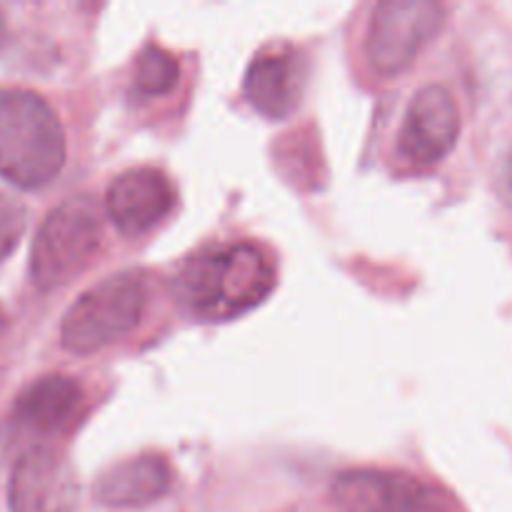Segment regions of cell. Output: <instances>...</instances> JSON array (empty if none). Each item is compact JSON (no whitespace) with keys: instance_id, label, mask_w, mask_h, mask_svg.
Wrapping results in <instances>:
<instances>
[{"instance_id":"obj_1","label":"cell","mask_w":512,"mask_h":512,"mask_svg":"<svg viewBox=\"0 0 512 512\" xmlns=\"http://www.w3.org/2000/svg\"><path fill=\"white\" fill-rule=\"evenodd\" d=\"M275 285V265L253 243L225 245L190 260L178 275V298L205 320H228L263 303Z\"/></svg>"},{"instance_id":"obj_2","label":"cell","mask_w":512,"mask_h":512,"mask_svg":"<svg viewBox=\"0 0 512 512\" xmlns=\"http://www.w3.org/2000/svg\"><path fill=\"white\" fill-rule=\"evenodd\" d=\"M63 163L65 133L48 100L25 88L0 90V178L35 190L48 185Z\"/></svg>"},{"instance_id":"obj_3","label":"cell","mask_w":512,"mask_h":512,"mask_svg":"<svg viewBox=\"0 0 512 512\" xmlns=\"http://www.w3.org/2000/svg\"><path fill=\"white\" fill-rule=\"evenodd\" d=\"M103 220L90 198H68L50 210L30 250V278L40 290H53L78 278L95 258Z\"/></svg>"},{"instance_id":"obj_4","label":"cell","mask_w":512,"mask_h":512,"mask_svg":"<svg viewBox=\"0 0 512 512\" xmlns=\"http://www.w3.org/2000/svg\"><path fill=\"white\" fill-rule=\"evenodd\" d=\"M148 288L138 273L110 275L85 290L60 325V340L70 353H95L128 335L140 323Z\"/></svg>"},{"instance_id":"obj_5","label":"cell","mask_w":512,"mask_h":512,"mask_svg":"<svg viewBox=\"0 0 512 512\" xmlns=\"http://www.w3.org/2000/svg\"><path fill=\"white\" fill-rule=\"evenodd\" d=\"M443 5L433 0H385L375 8L368 33V58L378 73L408 68L420 50L440 33Z\"/></svg>"},{"instance_id":"obj_6","label":"cell","mask_w":512,"mask_h":512,"mask_svg":"<svg viewBox=\"0 0 512 512\" xmlns=\"http://www.w3.org/2000/svg\"><path fill=\"white\" fill-rule=\"evenodd\" d=\"M335 500L345 512H453L440 490L400 473L353 470L335 480Z\"/></svg>"},{"instance_id":"obj_7","label":"cell","mask_w":512,"mask_h":512,"mask_svg":"<svg viewBox=\"0 0 512 512\" xmlns=\"http://www.w3.org/2000/svg\"><path fill=\"white\" fill-rule=\"evenodd\" d=\"M78 483L68 460L50 445H33L15 460L8 480L10 512H75Z\"/></svg>"},{"instance_id":"obj_8","label":"cell","mask_w":512,"mask_h":512,"mask_svg":"<svg viewBox=\"0 0 512 512\" xmlns=\"http://www.w3.org/2000/svg\"><path fill=\"white\" fill-rule=\"evenodd\" d=\"M460 133L455 98L443 85H425L413 95L400 130V155L415 165H435L453 150Z\"/></svg>"},{"instance_id":"obj_9","label":"cell","mask_w":512,"mask_h":512,"mask_svg":"<svg viewBox=\"0 0 512 512\" xmlns=\"http://www.w3.org/2000/svg\"><path fill=\"white\" fill-rule=\"evenodd\" d=\"M173 203V185L155 168L125 170L105 195V210L125 235L148 233L173 210Z\"/></svg>"},{"instance_id":"obj_10","label":"cell","mask_w":512,"mask_h":512,"mask_svg":"<svg viewBox=\"0 0 512 512\" xmlns=\"http://www.w3.org/2000/svg\"><path fill=\"white\" fill-rule=\"evenodd\" d=\"M305 88V63L290 50H275L253 60L245 75V95L258 113L288 118Z\"/></svg>"},{"instance_id":"obj_11","label":"cell","mask_w":512,"mask_h":512,"mask_svg":"<svg viewBox=\"0 0 512 512\" xmlns=\"http://www.w3.org/2000/svg\"><path fill=\"white\" fill-rule=\"evenodd\" d=\"M168 463L158 455H140L113 465L95 483V498L110 508H143L170 490Z\"/></svg>"},{"instance_id":"obj_12","label":"cell","mask_w":512,"mask_h":512,"mask_svg":"<svg viewBox=\"0 0 512 512\" xmlns=\"http://www.w3.org/2000/svg\"><path fill=\"white\" fill-rule=\"evenodd\" d=\"M80 388L63 375L35 380L15 400V420L35 433H55L75 415Z\"/></svg>"},{"instance_id":"obj_13","label":"cell","mask_w":512,"mask_h":512,"mask_svg":"<svg viewBox=\"0 0 512 512\" xmlns=\"http://www.w3.org/2000/svg\"><path fill=\"white\" fill-rule=\"evenodd\" d=\"M178 60L158 45H148L135 63V85L148 95H163L178 83Z\"/></svg>"},{"instance_id":"obj_14","label":"cell","mask_w":512,"mask_h":512,"mask_svg":"<svg viewBox=\"0 0 512 512\" xmlns=\"http://www.w3.org/2000/svg\"><path fill=\"white\" fill-rule=\"evenodd\" d=\"M25 223H28V213L23 205L8 195H0V263L18 248Z\"/></svg>"},{"instance_id":"obj_15","label":"cell","mask_w":512,"mask_h":512,"mask_svg":"<svg viewBox=\"0 0 512 512\" xmlns=\"http://www.w3.org/2000/svg\"><path fill=\"white\" fill-rule=\"evenodd\" d=\"M500 195H503L505 203L512 208V148L510 153L505 155L503 170H500Z\"/></svg>"},{"instance_id":"obj_16","label":"cell","mask_w":512,"mask_h":512,"mask_svg":"<svg viewBox=\"0 0 512 512\" xmlns=\"http://www.w3.org/2000/svg\"><path fill=\"white\" fill-rule=\"evenodd\" d=\"M5 38H8V23H5V15L3 10H0V48H3Z\"/></svg>"},{"instance_id":"obj_17","label":"cell","mask_w":512,"mask_h":512,"mask_svg":"<svg viewBox=\"0 0 512 512\" xmlns=\"http://www.w3.org/2000/svg\"><path fill=\"white\" fill-rule=\"evenodd\" d=\"M5 325H8V318H5L3 308H0V333H3V330H5Z\"/></svg>"}]
</instances>
